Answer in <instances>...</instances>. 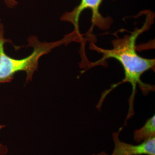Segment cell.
Listing matches in <instances>:
<instances>
[{
    "label": "cell",
    "mask_w": 155,
    "mask_h": 155,
    "mask_svg": "<svg viewBox=\"0 0 155 155\" xmlns=\"http://www.w3.org/2000/svg\"><path fill=\"white\" fill-rule=\"evenodd\" d=\"M148 24H145L141 28H136L130 35L125 36L121 39H116L112 41L113 48L105 50L94 47V50H97L103 54L102 58L99 61H104L106 59L113 58L119 61L121 64L125 73V78L121 82L113 84L110 88L102 94L101 100L97 105V109H100L101 104L107 95L115 89L118 85L123 83H130L132 87V94L129 100V111L124 125L119 129L121 132L123 127L127 125V121L131 118L134 114L133 104L134 97L136 93L137 86L139 85L141 90L144 95L154 90V87L142 82L141 77L144 72L153 68L155 66V59H147L139 55L136 52V43L137 38L141 33L148 29Z\"/></svg>",
    "instance_id": "cell-1"
},
{
    "label": "cell",
    "mask_w": 155,
    "mask_h": 155,
    "mask_svg": "<svg viewBox=\"0 0 155 155\" xmlns=\"http://www.w3.org/2000/svg\"><path fill=\"white\" fill-rule=\"evenodd\" d=\"M4 35V27L0 20V84L11 82L17 72L20 71L26 72L27 83L31 81L34 72L38 69L40 58L64 43L63 40L41 43L35 36H31L28 39V46L33 47V52L26 58L16 59L6 55L4 45L12 42L10 39H5Z\"/></svg>",
    "instance_id": "cell-2"
},
{
    "label": "cell",
    "mask_w": 155,
    "mask_h": 155,
    "mask_svg": "<svg viewBox=\"0 0 155 155\" xmlns=\"http://www.w3.org/2000/svg\"><path fill=\"white\" fill-rule=\"evenodd\" d=\"M102 0H81L79 5L74 8L72 11L67 12L61 16V20L64 21L72 23L75 28V32H79V20L82 12L90 9L92 12L91 22L92 27L95 25L101 29L106 30L109 29L112 20L110 17H104L100 12V7Z\"/></svg>",
    "instance_id": "cell-3"
},
{
    "label": "cell",
    "mask_w": 155,
    "mask_h": 155,
    "mask_svg": "<svg viewBox=\"0 0 155 155\" xmlns=\"http://www.w3.org/2000/svg\"><path fill=\"white\" fill-rule=\"evenodd\" d=\"M120 131L112 134L114 148L111 155H155V137L137 145L127 144L119 138Z\"/></svg>",
    "instance_id": "cell-4"
},
{
    "label": "cell",
    "mask_w": 155,
    "mask_h": 155,
    "mask_svg": "<svg viewBox=\"0 0 155 155\" xmlns=\"http://www.w3.org/2000/svg\"><path fill=\"white\" fill-rule=\"evenodd\" d=\"M155 137V115L147 119L143 127L135 130L133 132V139L138 144Z\"/></svg>",
    "instance_id": "cell-5"
},
{
    "label": "cell",
    "mask_w": 155,
    "mask_h": 155,
    "mask_svg": "<svg viewBox=\"0 0 155 155\" xmlns=\"http://www.w3.org/2000/svg\"><path fill=\"white\" fill-rule=\"evenodd\" d=\"M5 127V125H4L0 124V130ZM8 152V149L7 147L0 143V155H6L7 154Z\"/></svg>",
    "instance_id": "cell-6"
},
{
    "label": "cell",
    "mask_w": 155,
    "mask_h": 155,
    "mask_svg": "<svg viewBox=\"0 0 155 155\" xmlns=\"http://www.w3.org/2000/svg\"><path fill=\"white\" fill-rule=\"evenodd\" d=\"M5 2L9 8H13L17 4L15 0H5Z\"/></svg>",
    "instance_id": "cell-7"
},
{
    "label": "cell",
    "mask_w": 155,
    "mask_h": 155,
    "mask_svg": "<svg viewBox=\"0 0 155 155\" xmlns=\"http://www.w3.org/2000/svg\"><path fill=\"white\" fill-rule=\"evenodd\" d=\"M93 155H109L105 151H102L98 153H97V154H93Z\"/></svg>",
    "instance_id": "cell-8"
}]
</instances>
